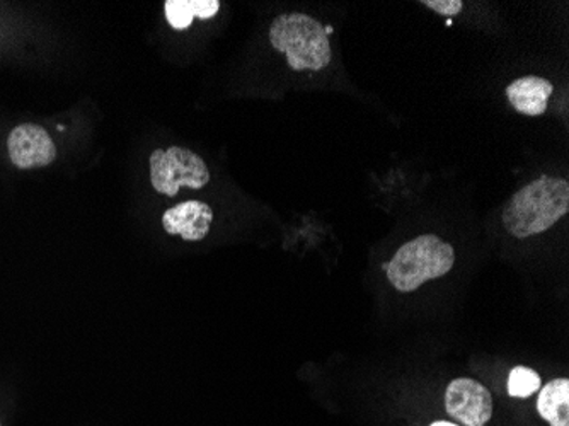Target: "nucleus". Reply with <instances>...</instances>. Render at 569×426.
Masks as SVG:
<instances>
[{
  "mask_svg": "<svg viewBox=\"0 0 569 426\" xmlns=\"http://www.w3.org/2000/svg\"><path fill=\"white\" fill-rule=\"evenodd\" d=\"M568 210V181L541 176L512 196L503 210V225L517 240H527L549 231Z\"/></svg>",
  "mask_w": 569,
  "mask_h": 426,
  "instance_id": "nucleus-1",
  "label": "nucleus"
},
{
  "mask_svg": "<svg viewBox=\"0 0 569 426\" xmlns=\"http://www.w3.org/2000/svg\"><path fill=\"white\" fill-rule=\"evenodd\" d=\"M271 47L287 56L288 67L323 70L331 62L329 37L324 26L307 14H282L271 23Z\"/></svg>",
  "mask_w": 569,
  "mask_h": 426,
  "instance_id": "nucleus-2",
  "label": "nucleus"
},
{
  "mask_svg": "<svg viewBox=\"0 0 569 426\" xmlns=\"http://www.w3.org/2000/svg\"><path fill=\"white\" fill-rule=\"evenodd\" d=\"M455 263L454 247L434 234L419 235L399 247L386 264L390 285L402 294L418 291L423 283L442 279Z\"/></svg>",
  "mask_w": 569,
  "mask_h": 426,
  "instance_id": "nucleus-3",
  "label": "nucleus"
},
{
  "mask_svg": "<svg viewBox=\"0 0 569 426\" xmlns=\"http://www.w3.org/2000/svg\"><path fill=\"white\" fill-rule=\"evenodd\" d=\"M151 184L157 193L176 196L181 188L202 190L210 183L207 164L195 152L183 147L157 149L152 152Z\"/></svg>",
  "mask_w": 569,
  "mask_h": 426,
  "instance_id": "nucleus-4",
  "label": "nucleus"
},
{
  "mask_svg": "<svg viewBox=\"0 0 569 426\" xmlns=\"http://www.w3.org/2000/svg\"><path fill=\"white\" fill-rule=\"evenodd\" d=\"M445 410L464 426H484L493 416V398L478 380L458 377L447 387Z\"/></svg>",
  "mask_w": 569,
  "mask_h": 426,
  "instance_id": "nucleus-5",
  "label": "nucleus"
},
{
  "mask_svg": "<svg viewBox=\"0 0 569 426\" xmlns=\"http://www.w3.org/2000/svg\"><path fill=\"white\" fill-rule=\"evenodd\" d=\"M9 157L17 169L44 168L55 160L56 147L44 128L20 125L8 140Z\"/></svg>",
  "mask_w": 569,
  "mask_h": 426,
  "instance_id": "nucleus-6",
  "label": "nucleus"
},
{
  "mask_svg": "<svg viewBox=\"0 0 569 426\" xmlns=\"http://www.w3.org/2000/svg\"><path fill=\"white\" fill-rule=\"evenodd\" d=\"M214 222V210L210 205L199 199H186L176 207L164 211V231L169 235H180L186 243L204 241Z\"/></svg>",
  "mask_w": 569,
  "mask_h": 426,
  "instance_id": "nucleus-7",
  "label": "nucleus"
},
{
  "mask_svg": "<svg viewBox=\"0 0 569 426\" xmlns=\"http://www.w3.org/2000/svg\"><path fill=\"white\" fill-rule=\"evenodd\" d=\"M554 86L544 77L526 76L514 80L506 88V98L518 113L526 116H541L547 109V101Z\"/></svg>",
  "mask_w": 569,
  "mask_h": 426,
  "instance_id": "nucleus-8",
  "label": "nucleus"
},
{
  "mask_svg": "<svg viewBox=\"0 0 569 426\" xmlns=\"http://www.w3.org/2000/svg\"><path fill=\"white\" fill-rule=\"evenodd\" d=\"M539 390L538 411L541 418L551 426H569L568 378H554Z\"/></svg>",
  "mask_w": 569,
  "mask_h": 426,
  "instance_id": "nucleus-9",
  "label": "nucleus"
},
{
  "mask_svg": "<svg viewBox=\"0 0 569 426\" xmlns=\"http://www.w3.org/2000/svg\"><path fill=\"white\" fill-rule=\"evenodd\" d=\"M219 0H166V20L174 29H187L193 20H211L219 13Z\"/></svg>",
  "mask_w": 569,
  "mask_h": 426,
  "instance_id": "nucleus-10",
  "label": "nucleus"
},
{
  "mask_svg": "<svg viewBox=\"0 0 569 426\" xmlns=\"http://www.w3.org/2000/svg\"><path fill=\"white\" fill-rule=\"evenodd\" d=\"M542 387L541 375L529 366H515L508 375V395L512 398L527 399Z\"/></svg>",
  "mask_w": 569,
  "mask_h": 426,
  "instance_id": "nucleus-11",
  "label": "nucleus"
},
{
  "mask_svg": "<svg viewBox=\"0 0 569 426\" xmlns=\"http://www.w3.org/2000/svg\"><path fill=\"white\" fill-rule=\"evenodd\" d=\"M423 5L426 8L434 9L435 13L442 14V16L452 17L455 14L461 13L462 4L461 0H423Z\"/></svg>",
  "mask_w": 569,
  "mask_h": 426,
  "instance_id": "nucleus-12",
  "label": "nucleus"
},
{
  "mask_svg": "<svg viewBox=\"0 0 569 426\" xmlns=\"http://www.w3.org/2000/svg\"><path fill=\"white\" fill-rule=\"evenodd\" d=\"M430 426H458V425H454V423H450V422H435V423H431Z\"/></svg>",
  "mask_w": 569,
  "mask_h": 426,
  "instance_id": "nucleus-13",
  "label": "nucleus"
}]
</instances>
